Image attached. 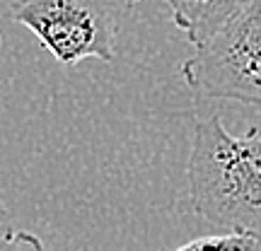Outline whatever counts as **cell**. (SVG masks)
<instances>
[{
    "mask_svg": "<svg viewBox=\"0 0 261 251\" xmlns=\"http://www.w3.org/2000/svg\"><path fill=\"white\" fill-rule=\"evenodd\" d=\"M189 203L203 220L261 239V128L234 135L211 114L194 126Z\"/></svg>",
    "mask_w": 261,
    "mask_h": 251,
    "instance_id": "1",
    "label": "cell"
},
{
    "mask_svg": "<svg viewBox=\"0 0 261 251\" xmlns=\"http://www.w3.org/2000/svg\"><path fill=\"white\" fill-rule=\"evenodd\" d=\"M181 77L208 99L261 106V0H247L184 58Z\"/></svg>",
    "mask_w": 261,
    "mask_h": 251,
    "instance_id": "2",
    "label": "cell"
},
{
    "mask_svg": "<svg viewBox=\"0 0 261 251\" xmlns=\"http://www.w3.org/2000/svg\"><path fill=\"white\" fill-rule=\"evenodd\" d=\"M136 0H17L12 19L27 27L58 63H112L123 19Z\"/></svg>",
    "mask_w": 261,
    "mask_h": 251,
    "instance_id": "3",
    "label": "cell"
},
{
    "mask_svg": "<svg viewBox=\"0 0 261 251\" xmlns=\"http://www.w3.org/2000/svg\"><path fill=\"white\" fill-rule=\"evenodd\" d=\"M162 3L172 12L174 27L196 46L211 37L227 17H232L247 0H162Z\"/></svg>",
    "mask_w": 261,
    "mask_h": 251,
    "instance_id": "4",
    "label": "cell"
},
{
    "mask_svg": "<svg viewBox=\"0 0 261 251\" xmlns=\"http://www.w3.org/2000/svg\"><path fill=\"white\" fill-rule=\"evenodd\" d=\"M174 251H261V239L254 234L227 230L223 234L198 237L184 246H177Z\"/></svg>",
    "mask_w": 261,
    "mask_h": 251,
    "instance_id": "5",
    "label": "cell"
},
{
    "mask_svg": "<svg viewBox=\"0 0 261 251\" xmlns=\"http://www.w3.org/2000/svg\"><path fill=\"white\" fill-rule=\"evenodd\" d=\"M0 251H51L46 244L29 230H0Z\"/></svg>",
    "mask_w": 261,
    "mask_h": 251,
    "instance_id": "6",
    "label": "cell"
},
{
    "mask_svg": "<svg viewBox=\"0 0 261 251\" xmlns=\"http://www.w3.org/2000/svg\"><path fill=\"white\" fill-rule=\"evenodd\" d=\"M10 225V213H8V205L3 203V198H0V230H5Z\"/></svg>",
    "mask_w": 261,
    "mask_h": 251,
    "instance_id": "7",
    "label": "cell"
}]
</instances>
